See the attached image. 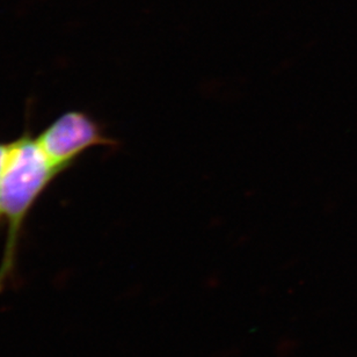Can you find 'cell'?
Returning <instances> with one entry per match:
<instances>
[{
    "mask_svg": "<svg viewBox=\"0 0 357 357\" xmlns=\"http://www.w3.org/2000/svg\"><path fill=\"white\" fill-rule=\"evenodd\" d=\"M299 347V342L295 337H281L275 346V353L278 357H290Z\"/></svg>",
    "mask_w": 357,
    "mask_h": 357,
    "instance_id": "3957f363",
    "label": "cell"
},
{
    "mask_svg": "<svg viewBox=\"0 0 357 357\" xmlns=\"http://www.w3.org/2000/svg\"><path fill=\"white\" fill-rule=\"evenodd\" d=\"M10 151H12V142L8 143L0 142V182L6 169L7 162L10 160Z\"/></svg>",
    "mask_w": 357,
    "mask_h": 357,
    "instance_id": "277c9868",
    "label": "cell"
},
{
    "mask_svg": "<svg viewBox=\"0 0 357 357\" xmlns=\"http://www.w3.org/2000/svg\"><path fill=\"white\" fill-rule=\"evenodd\" d=\"M35 139L49 162L61 173L69 169L91 149L116 148L119 145L98 121L82 110L61 114L36 135Z\"/></svg>",
    "mask_w": 357,
    "mask_h": 357,
    "instance_id": "7a4b0ae2",
    "label": "cell"
},
{
    "mask_svg": "<svg viewBox=\"0 0 357 357\" xmlns=\"http://www.w3.org/2000/svg\"><path fill=\"white\" fill-rule=\"evenodd\" d=\"M61 174L28 127L12 141L10 160L0 182V227L6 232L0 261V294L15 281L21 234L31 209Z\"/></svg>",
    "mask_w": 357,
    "mask_h": 357,
    "instance_id": "6da1fadb",
    "label": "cell"
},
{
    "mask_svg": "<svg viewBox=\"0 0 357 357\" xmlns=\"http://www.w3.org/2000/svg\"><path fill=\"white\" fill-rule=\"evenodd\" d=\"M220 280L218 278H209L204 281V287L209 290H215V289L220 288Z\"/></svg>",
    "mask_w": 357,
    "mask_h": 357,
    "instance_id": "5b68a950",
    "label": "cell"
}]
</instances>
